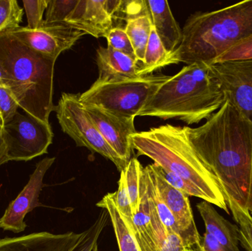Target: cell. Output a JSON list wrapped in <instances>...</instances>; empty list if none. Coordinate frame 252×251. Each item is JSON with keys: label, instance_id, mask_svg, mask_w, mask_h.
Returning <instances> with one entry per match:
<instances>
[{"label": "cell", "instance_id": "cell-1", "mask_svg": "<svg viewBox=\"0 0 252 251\" xmlns=\"http://www.w3.org/2000/svg\"><path fill=\"white\" fill-rule=\"evenodd\" d=\"M188 138L225 197L251 210L252 123L225 101L205 123L187 127Z\"/></svg>", "mask_w": 252, "mask_h": 251}, {"label": "cell", "instance_id": "cell-2", "mask_svg": "<svg viewBox=\"0 0 252 251\" xmlns=\"http://www.w3.org/2000/svg\"><path fill=\"white\" fill-rule=\"evenodd\" d=\"M225 101L221 87L210 65L197 62L186 65L170 77L138 116L178 119L194 125L209 119Z\"/></svg>", "mask_w": 252, "mask_h": 251}, {"label": "cell", "instance_id": "cell-3", "mask_svg": "<svg viewBox=\"0 0 252 251\" xmlns=\"http://www.w3.org/2000/svg\"><path fill=\"white\" fill-rule=\"evenodd\" d=\"M130 140L139 156H148L164 170L179 175L198 189L204 200L229 214L217 180L189 141L187 126L161 125L136 132Z\"/></svg>", "mask_w": 252, "mask_h": 251}, {"label": "cell", "instance_id": "cell-4", "mask_svg": "<svg viewBox=\"0 0 252 251\" xmlns=\"http://www.w3.org/2000/svg\"><path fill=\"white\" fill-rule=\"evenodd\" d=\"M252 34V0L196 12L185 22L182 42L170 53V65L197 62L211 65L222 52Z\"/></svg>", "mask_w": 252, "mask_h": 251}, {"label": "cell", "instance_id": "cell-5", "mask_svg": "<svg viewBox=\"0 0 252 251\" xmlns=\"http://www.w3.org/2000/svg\"><path fill=\"white\" fill-rule=\"evenodd\" d=\"M56 59L31 50L7 32L0 34V69L10 81V91L25 113L50 123L53 103Z\"/></svg>", "mask_w": 252, "mask_h": 251}, {"label": "cell", "instance_id": "cell-6", "mask_svg": "<svg viewBox=\"0 0 252 251\" xmlns=\"http://www.w3.org/2000/svg\"><path fill=\"white\" fill-rule=\"evenodd\" d=\"M169 75H149L121 82H94L80 94L84 106H93L117 116L135 118Z\"/></svg>", "mask_w": 252, "mask_h": 251}, {"label": "cell", "instance_id": "cell-7", "mask_svg": "<svg viewBox=\"0 0 252 251\" xmlns=\"http://www.w3.org/2000/svg\"><path fill=\"white\" fill-rule=\"evenodd\" d=\"M55 112L63 133L75 141L78 147H86L110 160L120 172L126 162L102 137L80 100V94L63 93Z\"/></svg>", "mask_w": 252, "mask_h": 251}, {"label": "cell", "instance_id": "cell-8", "mask_svg": "<svg viewBox=\"0 0 252 251\" xmlns=\"http://www.w3.org/2000/svg\"><path fill=\"white\" fill-rule=\"evenodd\" d=\"M109 215L102 209L94 223L82 232L32 233L0 239V251H92L107 225Z\"/></svg>", "mask_w": 252, "mask_h": 251}, {"label": "cell", "instance_id": "cell-9", "mask_svg": "<svg viewBox=\"0 0 252 251\" xmlns=\"http://www.w3.org/2000/svg\"><path fill=\"white\" fill-rule=\"evenodd\" d=\"M2 134L9 160L14 162H28L46 154L53 143L50 123L19 112L4 125Z\"/></svg>", "mask_w": 252, "mask_h": 251}, {"label": "cell", "instance_id": "cell-10", "mask_svg": "<svg viewBox=\"0 0 252 251\" xmlns=\"http://www.w3.org/2000/svg\"><path fill=\"white\" fill-rule=\"evenodd\" d=\"M229 102L252 123V60H235L210 65Z\"/></svg>", "mask_w": 252, "mask_h": 251}, {"label": "cell", "instance_id": "cell-11", "mask_svg": "<svg viewBox=\"0 0 252 251\" xmlns=\"http://www.w3.org/2000/svg\"><path fill=\"white\" fill-rule=\"evenodd\" d=\"M31 50L57 60L63 52L69 50L85 35L64 23L44 22L36 29L19 26L7 31Z\"/></svg>", "mask_w": 252, "mask_h": 251}, {"label": "cell", "instance_id": "cell-12", "mask_svg": "<svg viewBox=\"0 0 252 251\" xmlns=\"http://www.w3.org/2000/svg\"><path fill=\"white\" fill-rule=\"evenodd\" d=\"M145 168L164 203L174 217L179 235L183 240L185 247L188 249H196L201 237L195 225L189 196L173 188L166 181L160 172V166L157 164H151Z\"/></svg>", "mask_w": 252, "mask_h": 251}, {"label": "cell", "instance_id": "cell-13", "mask_svg": "<svg viewBox=\"0 0 252 251\" xmlns=\"http://www.w3.org/2000/svg\"><path fill=\"white\" fill-rule=\"evenodd\" d=\"M55 161V157H46L36 164L28 184L9 204L0 219V228L14 234L23 232L26 229L28 225L25 222V216L35 208L42 206L39 195L44 186L43 180Z\"/></svg>", "mask_w": 252, "mask_h": 251}, {"label": "cell", "instance_id": "cell-14", "mask_svg": "<svg viewBox=\"0 0 252 251\" xmlns=\"http://www.w3.org/2000/svg\"><path fill=\"white\" fill-rule=\"evenodd\" d=\"M122 3L118 0H79L64 24L94 38H105L114 27Z\"/></svg>", "mask_w": 252, "mask_h": 251}, {"label": "cell", "instance_id": "cell-15", "mask_svg": "<svg viewBox=\"0 0 252 251\" xmlns=\"http://www.w3.org/2000/svg\"><path fill=\"white\" fill-rule=\"evenodd\" d=\"M84 107L106 142L127 163L133 152L130 138L137 132L135 118L117 116L95 106Z\"/></svg>", "mask_w": 252, "mask_h": 251}, {"label": "cell", "instance_id": "cell-16", "mask_svg": "<svg viewBox=\"0 0 252 251\" xmlns=\"http://www.w3.org/2000/svg\"><path fill=\"white\" fill-rule=\"evenodd\" d=\"M120 13L124 14V19L126 22L124 29L130 38L139 64L143 61L152 28L145 0L123 1L118 14Z\"/></svg>", "mask_w": 252, "mask_h": 251}, {"label": "cell", "instance_id": "cell-17", "mask_svg": "<svg viewBox=\"0 0 252 251\" xmlns=\"http://www.w3.org/2000/svg\"><path fill=\"white\" fill-rule=\"evenodd\" d=\"M96 61L99 70L96 82H121L140 77L137 60L110 47H100L97 50Z\"/></svg>", "mask_w": 252, "mask_h": 251}, {"label": "cell", "instance_id": "cell-18", "mask_svg": "<svg viewBox=\"0 0 252 251\" xmlns=\"http://www.w3.org/2000/svg\"><path fill=\"white\" fill-rule=\"evenodd\" d=\"M148 13L158 38L168 53H172L182 41V29L176 22L165 0H145Z\"/></svg>", "mask_w": 252, "mask_h": 251}, {"label": "cell", "instance_id": "cell-19", "mask_svg": "<svg viewBox=\"0 0 252 251\" xmlns=\"http://www.w3.org/2000/svg\"><path fill=\"white\" fill-rule=\"evenodd\" d=\"M197 209L204 221L206 232L230 251H240L239 227L222 217L213 204L203 200L198 203Z\"/></svg>", "mask_w": 252, "mask_h": 251}, {"label": "cell", "instance_id": "cell-20", "mask_svg": "<svg viewBox=\"0 0 252 251\" xmlns=\"http://www.w3.org/2000/svg\"><path fill=\"white\" fill-rule=\"evenodd\" d=\"M96 206L107 211L120 251H146L118 211L115 203V193H108Z\"/></svg>", "mask_w": 252, "mask_h": 251}, {"label": "cell", "instance_id": "cell-21", "mask_svg": "<svg viewBox=\"0 0 252 251\" xmlns=\"http://www.w3.org/2000/svg\"><path fill=\"white\" fill-rule=\"evenodd\" d=\"M151 209L148 188V174L142 168L140 177V201L133 223L137 231L139 241L146 251H155L151 223Z\"/></svg>", "mask_w": 252, "mask_h": 251}, {"label": "cell", "instance_id": "cell-22", "mask_svg": "<svg viewBox=\"0 0 252 251\" xmlns=\"http://www.w3.org/2000/svg\"><path fill=\"white\" fill-rule=\"evenodd\" d=\"M170 53L166 50L152 25L151 35L145 50L143 61L139 63L138 75L146 76L164 66H169Z\"/></svg>", "mask_w": 252, "mask_h": 251}, {"label": "cell", "instance_id": "cell-23", "mask_svg": "<svg viewBox=\"0 0 252 251\" xmlns=\"http://www.w3.org/2000/svg\"><path fill=\"white\" fill-rule=\"evenodd\" d=\"M234 220L239 225V242L247 251H252V216L248 209L240 206L235 200L225 197Z\"/></svg>", "mask_w": 252, "mask_h": 251}, {"label": "cell", "instance_id": "cell-24", "mask_svg": "<svg viewBox=\"0 0 252 251\" xmlns=\"http://www.w3.org/2000/svg\"><path fill=\"white\" fill-rule=\"evenodd\" d=\"M143 167L136 157L131 158L126 165L125 172L126 184L131 205L133 217L137 213L140 201V177Z\"/></svg>", "mask_w": 252, "mask_h": 251}, {"label": "cell", "instance_id": "cell-25", "mask_svg": "<svg viewBox=\"0 0 252 251\" xmlns=\"http://www.w3.org/2000/svg\"><path fill=\"white\" fill-rule=\"evenodd\" d=\"M23 15L16 0H0V34L20 26Z\"/></svg>", "mask_w": 252, "mask_h": 251}, {"label": "cell", "instance_id": "cell-26", "mask_svg": "<svg viewBox=\"0 0 252 251\" xmlns=\"http://www.w3.org/2000/svg\"><path fill=\"white\" fill-rule=\"evenodd\" d=\"M252 60V34L234 43L222 52L212 64L235 60Z\"/></svg>", "mask_w": 252, "mask_h": 251}, {"label": "cell", "instance_id": "cell-27", "mask_svg": "<svg viewBox=\"0 0 252 251\" xmlns=\"http://www.w3.org/2000/svg\"><path fill=\"white\" fill-rule=\"evenodd\" d=\"M115 203L120 213L125 218L129 228L134 232L135 235L139 240L137 231L133 223V215L132 214L131 205L129 198L124 170L121 172V178L118 181V191L115 192Z\"/></svg>", "mask_w": 252, "mask_h": 251}, {"label": "cell", "instance_id": "cell-28", "mask_svg": "<svg viewBox=\"0 0 252 251\" xmlns=\"http://www.w3.org/2000/svg\"><path fill=\"white\" fill-rule=\"evenodd\" d=\"M147 173H148V172H147ZM148 184L150 195H151V198L154 201L157 213H158V217H159L161 223L164 225V228L169 232H175L179 234V229H178L176 220H175L174 217L172 215L171 212L167 207V205L164 203V200L161 198L158 190L151 181L148 173Z\"/></svg>", "mask_w": 252, "mask_h": 251}, {"label": "cell", "instance_id": "cell-29", "mask_svg": "<svg viewBox=\"0 0 252 251\" xmlns=\"http://www.w3.org/2000/svg\"><path fill=\"white\" fill-rule=\"evenodd\" d=\"M79 0H49L44 22L64 23Z\"/></svg>", "mask_w": 252, "mask_h": 251}, {"label": "cell", "instance_id": "cell-30", "mask_svg": "<svg viewBox=\"0 0 252 251\" xmlns=\"http://www.w3.org/2000/svg\"><path fill=\"white\" fill-rule=\"evenodd\" d=\"M105 38L107 40L108 47L137 60L130 38L124 28L113 27Z\"/></svg>", "mask_w": 252, "mask_h": 251}, {"label": "cell", "instance_id": "cell-31", "mask_svg": "<svg viewBox=\"0 0 252 251\" xmlns=\"http://www.w3.org/2000/svg\"><path fill=\"white\" fill-rule=\"evenodd\" d=\"M49 0H23L24 9L26 13L28 27L36 29L44 22L43 16L47 10Z\"/></svg>", "mask_w": 252, "mask_h": 251}, {"label": "cell", "instance_id": "cell-32", "mask_svg": "<svg viewBox=\"0 0 252 251\" xmlns=\"http://www.w3.org/2000/svg\"><path fill=\"white\" fill-rule=\"evenodd\" d=\"M160 172L161 175L164 177L167 183L173 188L182 192L185 194L188 195V196H193V197H198V198L202 199L204 200V197L201 194V192L195 188L192 184L188 183V181H185L183 178H181L179 175L176 174L172 173L168 171L164 170L160 167Z\"/></svg>", "mask_w": 252, "mask_h": 251}, {"label": "cell", "instance_id": "cell-33", "mask_svg": "<svg viewBox=\"0 0 252 251\" xmlns=\"http://www.w3.org/2000/svg\"><path fill=\"white\" fill-rule=\"evenodd\" d=\"M19 108L10 90L0 85V113L4 119V125L11 121Z\"/></svg>", "mask_w": 252, "mask_h": 251}, {"label": "cell", "instance_id": "cell-34", "mask_svg": "<svg viewBox=\"0 0 252 251\" xmlns=\"http://www.w3.org/2000/svg\"><path fill=\"white\" fill-rule=\"evenodd\" d=\"M187 249L179 234L168 231L167 237L156 251H186Z\"/></svg>", "mask_w": 252, "mask_h": 251}, {"label": "cell", "instance_id": "cell-35", "mask_svg": "<svg viewBox=\"0 0 252 251\" xmlns=\"http://www.w3.org/2000/svg\"><path fill=\"white\" fill-rule=\"evenodd\" d=\"M196 251H230L223 246L220 242L218 241L214 237L205 232L201 237V241L198 247L195 249Z\"/></svg>", "mask_w": 252, "mask_h": 251}, {"label": "cell", "instance_id": "cell-36", "mask_svg": "<svg viewBox=\"0 0 252 251\" xmlns=\"http://www.w3.org/2000/svg\"><path fill=\"white\" fill-rule=\"evenodd\" d=\"M8 162H10V160H9L7 145L3 137L2 133H1L0 134V167Z\"/></svg>", "mask_w": 252, "mask_h": 251}, {"label": "cell", "instance_id": "cell-37", "mask_svg": "<svg viewBox=\"0 0 252 251\" xmlns=\"http://www.w3.org/2000/svg\"><path fill=\"white\" fill-rule=\"evenodd\" d=\"M0 85L10 90V81L1 69H0Z\"/></svg>", "mask_w": 252, "mask_h": 251}, {"label": "cell", "instance_id": "cell-38", "mask_svg": "<svg viewBox=\"0 0 252 251\" xmlns=\"http://www.w3.org/2000/svg\"><path fill=\"white\" fill-rule=\"evenodd\" d=\"M4 119H3L2 116H1V113H0V134L2 133L3 129H4Z\"/></svg>", "mask_w": 252, "mask_h": 251}, {"label": "cell", "instance_id": "cell-39", "mask_svg": "<svg viewBox=\"0 0 252 251\" xmlns=\"http://www.w3.org/2000/svg\"><path fill=\"white\" fill-rule=\"evenodd\" d=\"M92 251H100L98 249V243H95L94 244V247H93V250Z\"/></svg>", "mask_w": 252, "mask_h": 251}, {"label": "cell", "instance_id": "cell-40", "mask_svg": "<svg viewBox=\"0 0 252 251\" xmlns=\"http://www.w3.org/2000/svg\"><path fill=\"white\" fill-rule=\"evenodd\" d=\"M186 251H196L193 250V249H187Z\"/></svg>", "mask_w": 252, "mask_h": 251}, {"label": "cell", "instance_id": "cell-41", "mask_svg": "<svg viewBox=\"0 0 252 251\" xmlns=\"http://www.w3.org/2000/svg\"><path fill=\"white\" fill-rule=\"evenodd\" d=\"M250 213H251V215H252V208H251V210H250Z\"/></svg>", "mask_w": 252, "mask_h": 251}]
</instances>
